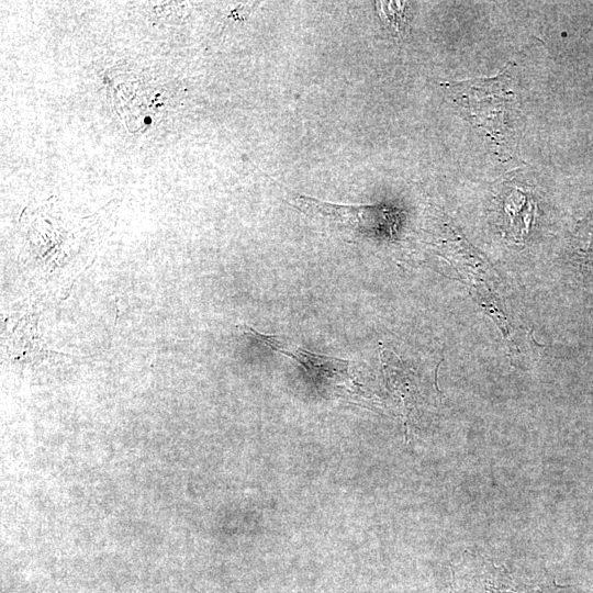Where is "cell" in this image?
<instances>
[{
  "label": "cell",
  "instance_id": "cell-1",
  "mask_svg": "<svg viewBox=\"0 0 593 593\" xmlns=\"http://www.w3.org/2000/svg\"><path fill=\"white\" fill-rule=\"evenodd\" d=\"M505 67L493 78H474L448 83L455 102L465 109L467 120L496 143L508 136L506 115L512 104Z\"/></svg>",
  "mask_w": 593,
  "mask_h": 593
},
{
  "label": "cell",
  "instance_id": "cell-5",
  "mask_svg": "<svg viewBox=\"0 0 593 593\" xmlns=\"http://www.w3.org/2000/svg\"><path fill=\"white\" fill-rule=\"evenodd\" d=\"M548 593H562V591H561V590H556V589H555V590H550Z\"/></svg>",
  "mask_w": 593,
  "mask_h": 593
},
{
  "label": "cell",
  "instance_id": "cell-4",
  "mask_svg": "<svg viewBox=\"0 0 593 593\" xmlns=\"http://www.w3.org/2000/svg\"><path fill=\"white\" fill-rule=\"evenodd\" d=\"M378 12L382 20L399 35L404 30V2L378 1Z\"/></svg>",
  "mask_w": 593,
  "mask_h": 593
},
{
  "label": "cell",
  "instance_id": "cell-2",
  "mask_svg": "<svg viewBox=\"0 0 593 593\" xmlns=\"http://www.w3.org/2000/svg\"><path fill=\"white\" fill-rule=\"evenodd\" d=\"M294 200L303 213L321 215L360 234L374 235L390 231L391 213L383 205L336 204L307 195H298Z\"/></svg>",
  "mask_w": 593,
  "mask_h": 593
},
{
  "label": "cell",
  "instance_id": "cell-3",
  "mask_svg": "<svg viewBox=\"0 0 593 593\" xmlns=\"http://www.w3.org/2000/svg\"><path fill=\"white\" fill-rule=\"evenodd\" d=\"M460 586L458 593H521L511 578L497 569L470 574Z\"/></svg>",
  "mask_w": 593,
  "mask_h": 593
}]
</instances>
